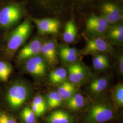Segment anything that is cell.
<instances>
[{"label": "cell", "mask_w": 123, "mask_h": 123, "mask_svg": "<svg viewBox=\"0 0 123 123\" xmlns=\"http://www.w3.org/2000/svg\"><path fill=\"white\" fill-rule=\"evenodd\" d=\"M42 44L41 40L38 38L31 40L20 50L18 56V60L20 61L27 60L31 57L39 55L41 53Z\"/></svg>", "instance_id": "obj_7"}, {"label": "cell", "mask_w": 123, "mask_h": 123, "mask_svg": "<svg viewBox=\"0 0 123 123\" xmlns=\"http://www.w3.org/2000/svg\"><path fill=\"white\" fill-rule=\"evenodd\" d=\"M86 103V99L82 94L75 93L74 96L67 100V105L69 109L75 111L82 108Z\"/></svg>", "instance_id": "obj_18"}, {"label": "cell", "mask_w": 123, "mask_h": 123, "mask_svg": "<svg viewBox=\"0 0 123 123\" xmlns=\"http://www.w3.org/2000/svg\"><path fill=\"white\" fill-rule=\"evenodd\" d=\"M108 23L110 24H114L123 20V14L122 13L118 14H108L104 13L103 16Z\"/></svg>", "instance_id": "obj_27"}, {"label": "cell", "mask_w": 123, "mask_h": 123, "mask_svg": "<svg viewBox=\"0 0 123 123\" xmlns=\"http://www.w3.org/2000/svg\"><path fill=\"white\" fill-rule=\"evenodd\" d=\"M22 120L25 123H35L36 115L29 107H26L23 109L21 113Z\"/></svg>", "instance_id": "obj_23"}, {"label": "cell", "mask_w": 123, "mask_h": 123, "mask_svg": "<svg viewBox=\"0 0 123 123\" xmlns=\"http://www.w3.org/2000/svg\"><path fill=\"white\" fill-rule=\"evenodd\" d=\"M119 69L121 74H123V56H120L119 58Z\"/></svg>", "instance_id": "obj_31"}, {"label": "cell", "mask_w": 123, "mask_h": 123, "mask_svg": "<svg viewBox=\"0 0 123 123\" xmlns=\"http://www.w3.org/2000/svg\"><path fill=\"white\" fill-rule=\"evenodd\" d=\"M92 64L94 68L98 71L104 70L110 66L109 62L107 57L101 54L94 56L92 60Z\"/></svg>", "instance_id": "obj_19"}, {"label": "cell", "mask_w": 123, "mask_h": 123, "mask_svg": "<svg viewBox=\"0 0 123 123\" xmlns=\"http://www.w3.org/2000/svg\"><path fill=\"white\" fill-rule=\"evenodd\" d=\"M63 98L57 92H52L47 96V104L50 109H54L61 105Z\"/></svg>", "instance_id": "obj_20"}, {"label": "cell", "mask_w": 123, "mask_h": 123, "mask_svg": "<svg viewBox=\"0 0 123 123\" xmlns=\"http://www.w3.org/2000/svg\"><path fill=\"white\" fill-rule=\"evenodd\" d=\"M87 24H97L101 26H105L108 28L109 24L103 17H98L96 16H92L88 19Z\"/></svg>", "instance_id": "obj_25"}, {"label": "cell", "mask_w": 123, "mask_h": 123, "mask_svg": "<svg viewBox=\"0 0 123 123\" xmlns=\"http://www.w3.org/2000/svg\"><path fill=\"white\" fill-rule=\"evenodd\" d=\"M41 53L45 61L49 64L53 65L57 63V47L56 44L52 40L43 43Z\"/></svg>", "instance_id": "obj_9"}, {"label": "cell", "mask_w": 123, "mask_h": 123, "mask_svg": "<svg viewBox=\"0 0 123 123\" xmlns=\"http://www.w3.org/2000/svg\"><path fill=\"white\" fill-rule=\"evenodd\" d=\"M87 29L92 33L101 34L105 32L108 28L105 26H101L97 24H86Z\"/></svg>", "instance_id": "obj_28"}, {"label": "cell", "mask_w": 123, "mask_h": 123, "mask_svg": "<svg viewBox=\"0 0 123 123\" xmlns=\"http://www.w3.org/2000/svg\"><path fill=\"white\" fill-rule=\"evenodd\" d=\"M77 35V29L74 22L71 20L66 23L63 34L64 41L67 43L74 42Z\"/></svg>", "instance_id": "obj_15"}, {"label": "cell", "mask_w": 123, "mask_h": 123, "mask_svg": "<svg viewBox=\"0 0 123 123\" xmlns=\"http://www.w3.org/2000/svg\"><path fill=\"white\" fill-rule=\"evenodd\" d=\"M68 79L72 84L81 83L86 77V72L84 67L79 63L70 64L68 66Z\"/></svg>", "instance_id": "obj_10"}, {"label": "cell", "mask_w": 123, "mask_h": 123, "mask_svg": "<svg viewBox=\"0 0 123 123\" xmlns=\"http://www.w3.org/2000/svg\"><path fill=\"white\" fill-rule=\"evenodd\" d=\"M58 54L62 61L72 63L77 60L79 56L78 50L68 46H61L58 49Z\"/></svg>", "instance_id": "obj_12"}, {"label": "cell", "mask_w": 123, "mask_h": 123, "mask_svg": "<svg viewBox=\"0 0 123 123\" xmlns=\"http://www.w3.org/2000/svg\"><path fill=\"white\" fill-rule=\"evenodd\" d=\"M0 123H17L16 120L9 115L0 113Z\"/></svg>", "instance_id": "obj_29"}, {"label": "cell", "mask_w": 123, "mask_h": 123, "mask_svg": "<svg viewBox=\"0 0 123 123\" xmlns=\"http://www.w3.org/2000/svg\"><path fill=\"white\" fill-rule=\"evenodd\" d=\"M25 68L26 71L36 77H43L47 71V62L42 56L37 55L28 59Z\"/></svg>", "instance_id": "obj_5"}, {"label": "cell", "mask_w": 123, "mask_h": 123, "mask_svg": "<svg viewBox=\"0 0 123 123\" xmlns=\"http://www.w3.org/2000/svg\"><path fill=\"white\" fill-rule=\"evenodd\" d=\"M68 72L64 68H59L52 71L49 74V80L53 84H61L65 81Z\"/></svg>", "instance_id": "obj_17"}, {"label": "cell", "mask_w": 123, "mask_h": 123, "mask_svg": "<svg viewBox=\"0 0 123 123\" xmlns=\"http://www.w3.org/2000/svg\"><path fill=\"white\" fill-rule=\"evenodd\" d=\"M111 98L115 109L118 110L123 107V84L119 83L113 88L111 90Z\"/></svg>", "instance_id": "obj_13"}, {"label": "cell", "mask_w": 123, "mask_h": 123, "mask_svg": "<svg viewBox=\"0 0 123 123\" xmlns=\"http://www.w3.org/2000/svg\"><path fill=\"white\" fill-rule=\"evenodd\" d=\"M30 91L24 84L18 83L12 85L8 91L7 100L10 106L13 109L20 108L28 98Z\"/></svg>", "instance_id": "obj_3"}, {"label": "cell", "mask_w": 123, "mask_h": 123, "mask_svg": "<svg viewBox=\"0 0 123 123\" xmlns=\"http://www.w3.org/2000/svg\"><path fill=\"white\" fill-rule=\"evenodd\" d=\"M22 15L21 6L14 4L8 5L0 11V25L6 28L12 26L20 20Z\"/></svg>", "instance_id": "obj_4"}, {"label": "cell", "mask_w": 123, "mask_h": 123, "mask_svg": "<svg viewBox=\"0 0 123 123\" xmlns=\"http://www.w3.org/2000/svg\"><path fill=\"white\" fill-rule=\"evenodd\" d=\"M37 29L42 34H55L58 32L60 26V22L52 18L33 19Z\"/></svg>", "instance_id": "obj_6"}, {"label": "cell", "mask_w": 123, "mask_h": 123, "mask_svg": "<svg viewBox=\"0 0 123 123\" xmlns=\"http://www.w3.org/2000/svg\"><path fill=\"white\" fill-rule=\"evenodd\" d=\"M109 80L106 78H98L93 80L89 85L90 91L94 94H98L103 92L107 87Z\"/></svg>", "instance_id": "obj_16"}, {"label": "cell", "mask_w": 123, "mask_h": 123, "mask_svg": "<svg viewBox=\"0 0 123 123\" xmlns=\"http://www.w3.org/2000/svg\"><path fill=\"white\" fill-rule=\"evenodd\" d=\"M32 104L37 106L44 113H45L47 108V104L46 100L42 95L36 96L34 98Z\"/></svg>", "instance_id": "obj_26"}, {"label": "cell", "mask_w": 123, "mask_h": 123, "mask_svg": "<svg viewBox=\"0 0 123 123\" xmlns=\"http://www.w3.org/2000/svg\"><path fill=\"white\" fill-rule=\"evenodd\" d=\"M12 69L9 64L0 61V79L3 81L7 80L12 72Z\"/></svg>", "instance_id": "obj_22"}, {"label": "cell", "mask_w": 123, "mask_h": 123, "mask_svg": "<svg viewBox=\"0 0 123 123\" xmlns=\"http://www.w3.org/2000/svg\"><path fill=\"white\" fill-rule=\"evenodd\" d=\"M31 25L29 20H26L12 31L9 36L7 49L14 52L22 46L31 33Z\"/></svg>", "instance_id": "obj_2"}, {"label": "cell", "mask_w": 123, "mask_h": 123, "mask_svg": "<svg viewBox=\"0 0 123 123\" xmlns=\"http://www.w3.org/2000/svg\"><path fill=\"white\" fill-rule=\"evenodd\" d=\"M114 109L106 103H98L93 105L89 109L86 115L84 123H103L114 118Z\"/></svg>", "instance_id": "obj_1"}, {"label": "cell", "mask_w": 123, "mask_h": 123, "mask_svg": "<svg viewBox=\"0 0 123 123\" xmlns=\"http://www.w3.org/2000/svg\"><path fill=\"white\" fill-rule=\"evenodd\" d=\"M102 11L104 13L108 14H118L121 13L120 9L117 6L111 3H107L103 5Z\"/></svg>", "instance_id": "obj_24"}, {"label": "cell", "mask_w": 123, "mask_h": 123, "mask_svg": "<svg viewBox=\"0 0 123 123\" xmlns=\"http://www.w3.org/2000/svg\"><path fill=\"white\" fill-rule=\"evenodd\" d=\"M111 50L110 45L102 37H96L89 40L84 49V54H95L110 52Z\"/></svg>", "instance_id": "obj_8"}, {"label": "cell", "mask_w": 123, "mask_h": 123, "mask_svg": "<svg viewBox=\"0 0 123 123\" xmlns=\"http://www.w3.org/2000/svg\"><path fill=\"white\" fill-rule=\"evenodd\" d=\"M31 109L33 112V113H34L36 117H40L44 114V113L41 110V109H40L39 108H38L37 106L36 105L33 104H31Z\"/></svg>", "instance_id": "obj_30"}, {"label": "cell", "mask_w": 123, "mask_h": 123, "mask_svg": "<svg viewBox=\"0 0 123 123\" xmlns=\"http://www.w3.org/2000/svg\"><path fill=\"white\" fill-rule=\"evenodd\" d=\"M108 37L116 43H122L123 42V25H118L111 29L108 33Z\"/></svg>", "instance_id": "obj_21"}, {"label": "cell", "mask_w": 123, "mask_h": 123, "mask_svg": "<svg viewBox=\"0 0 123 123\" xmlns=\"http://www.w3.org/2000/svg\"><path fill=\"white\" fill-rule=\"evenodd\" d=\"M73 116L63 110L53 111L47 118V123H73Z\"/></svg>", "instance_id": "obj_11"}, {"label": "cell", "mask_w": 123, "mask_h": 123, "mask_svg": "<svg viewBox=\"0 0 123 123\" xmlns=\"http://www.w3.org/2000/svg\"><path fill=\"white\" fill-rule=\"evenodd\" d=\"M77 91V88L74 84L70 82L65 81L60 84L57 88V92L63 99L68 100L74 96Z\"/></svg>", "instance_id": "obj_14"}]
</instances>
